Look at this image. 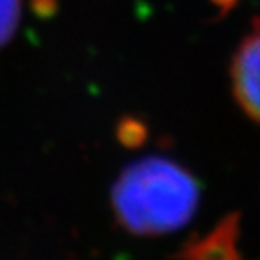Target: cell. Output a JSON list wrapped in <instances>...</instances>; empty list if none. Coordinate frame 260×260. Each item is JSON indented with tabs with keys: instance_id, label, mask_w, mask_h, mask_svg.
<instances>
[{
	"instance_id": "6da1fadb",
	"label": "cell",
	"mask_w": 260,
	"mask_h": 260,
	"mask_svg": "<svg viewBox=\"0 0 260 260\" xmlns=\"http://www.w3.org/2000/svg\"><path fill=\"white\" fill-rule=\"evenodd\" d=\"M201 201V184L190 170L167 157L130 165L114 184L119 224L136 235H165L184 228Z\"/></svg>"
},
{
	"instance_id": "7a4b0ae2",
	"label": "cell",
	"mask_w": 260,
	"mask_h": 260,
	"mask_svg": "<svg viewBox=\"0 0 260 260\" xmlns=\"http://www.w3.org/2000/svg\"><path fill=\"white\" fill-rule=\"evenodd\" d=\"M233 96L253 121L260 123V29L244 38L232 61Z\"/></svg>"
},
{
	"instance_id": "3957f363",
	"label": "cell",
	"mask_w": 260,
	"mask_h": 260,
	"mask_svg": "<svg viewBox=\"0 0 260 260\" xmlns=\"http://www.w3.org/2000/svg\"><path fill=\"white\" fill-rule=\"evenodd\" d=\"M20 0H0V49L8 45L15 37L20 24Z\"/></svg>"
}]
</instances>
